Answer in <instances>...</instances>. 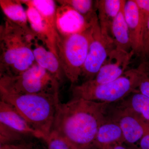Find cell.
I'll return each mask as SVG.
<instances>
[{
    "instance_id": "6da1fadb",
    "label": "cell",
    "mask_w": 149,
    "mask_h": 149,
    "mask_svg": "<svg viewBox=\"0 0 149 149\" xmlns=\"http://www.w3.org/2000/svg\"><path fill=\"white\" fill-rule=\"evenodd\" d=\"M109 103L73 98L58 104L52 130L76 149H94L100 126L106 119Z\"/></svg>"
},
{
    "instance_id": "7a4b0ae2",
    "label": "cell",
    "mask_w": 149,
    "mask_h": 149,
    "mask_svg": "<svg viewBox=\"0 0 149 149\" xmlns=\"http://www.w3.org/2000/svg\"><path fill=\"white\" fill-rule=\"evenodd\" d=\"M37 38L5 17L0 25V76L17 75L36 63L33 47Z\"/></svg>"
},
{
    "instance_id": "3957f363",
    "label": "cell",
    "mask_w": 149,
    "mask_h": 149,
    "mask_svg": "<svg viewBox=\"0 0 149 149\" xmlns=\"http://www.w3.org/2000/svg\"><path fill=\"white\" fill-rule=\"evenodd\" d=\"M0 97L1 100L13 107L32 128L42 134L44 139L49 135L60 102L59 93L15 95L0 91Z\"/></svg>"
},
{
    "instance_id": "277c9868",
    "label": "cell",
    "mask_w": 149,
    "mask_h": 149,
    "mask_svg": "<svg viewBox=\"0 0 149 149\" xmlns=\"http://www.w3.org/2000/svg\"><path fill=\"white\" fill-rule=\"evenodd\" d=\"M149 72L146 63L138 67L128 70L116 80L102 84H96L90 81L71 88L73 98L92 101L111 103L127 97L137 92L141 80Z\"/></svg>"
},
{
    "instance_id": "5b68a950",
    "label": "cell",
    "mask_w": 149,
    "mask_h": 149,
    "mask_svg": "<svg viewBox=\"0 0 149 149\" xmlns=\"http://www.w3.org/2000/svg\"><path fill=\"white\" fill-rule=\"evenodd\" d=\"M91 35V25L83 32L68 35L58 33L56 37L57 56L65 76L73 85L81 77Z\"/></svg>"
},
{
    "instance_id": "8992f818",
    "label": "cell",
    "mask_w": 149,
    "mask_h": 149,
    "mask_svg": "<svg viewBox=\"0 0 149 149\" xmlns=\"http://www.w3.org/2000/svg\"><path fill=\"white\" fill-rule=\"evenodd\" d=\"M60 84L53 75L36 63L20 74L0 76V91L15 95L59 93Z\"/></svg>"
},
{
    "instance_id": "52a82bcc",
    "label": "cell",
    "mask_w": 149,
    "mask_h": 149,
    "mask_svg": "<svg viewBox=\"0 0 149 149\" xmlns=\"http://www.w3.org/2000/svg\"><path fill=\"white\" fill-rule=\"evenodd\" d=\"M112 38H108L102 33L97 15L91 23V35L88 55L83 65L81 76L85 81L94 79L105 61L110 51L115 47Z\"/></svg>"
},
{
    "instance_id": "ba28073f",
    "label": "cell",
    "mask_w": 149,
    "mask_h": 149,
    "mask_svg": "<svg viewBox=\"0 0 149 149\" xmlns=\"http://www.w3.org/2000/svg\"><path fill=\"white\" fill-rule=\"evenodd\" d=\"M134 53L115 47L110 52L105 61L95 77L90 80L96 84L111 82L120 77L127 71Z\"/></svg>"
},
{
    "instance_id": "9c48e42d",
    "label": "cell",
    "mask_w": 149,
    "mask_h": 149,
    "mask_svg": "<svg viewBox=\"0 0 149 149\" xmlns=\"http://www.w3.org/2000/svg\"><path fill=\"white\" fill-rule=\"evenodd\" d=\"M112 118L118 123L122 130L125 143L136 146L146 133V120L133 110L121 105L113 113Z\"/></svg>"
},
{
    "instance_id": "30bf717a",
    "label": "cell",
    "mask_w": 149,
    "mask_h": 149,
    "mask_svg": "<svg viewBox=\"0 0 149 149\" xmlns=\"http://www.w3.org/2000/svg\"><path fill=\"white\" fill-rule=\"evenodd\" d=\"M91 21L68 6L59 5L57 8L56 26L58 32L61 35L83 32L91 26Z\"/></svg>"
},
{
    "instance_id": "8fae6325",
    "label": "cell",
    "mask_w": 149,
    "mask_h": 149,
    "mask_svg": "<svg viewBox=\"0 0 149 149\" xmlns=\"http://www.w3.org/2000/svg\"><path fill=\"white\" fill-rule=\"evenodd\" d=\"M124 13L134 54H142L145 27L138 6L134 0L125 1Z\"/></svg>"
},
{
    "instance_id": "7c38bea8",
    "label": "cell",
    "mask_w": 149,
    "mask_h": 149,
    "mask_svg": "<svg viewBox=\"0 0 149 149\" xmlns=\"http://www.w3.org/2000/svg\"><path fill=\"white\" fill-rule=\"evenodd\" d=\"M0 123L29 137L44 140L42 134L32 128L13 107L0 101Z\"/></svg>"
},
{
    "instance_id": "4fadbf2b",
    "label": "cell",
    "mask_w": 149,
    "mask_h": 149,
    "mask_svg": "<svg viewBox=\"0 0 149 149\" xmlns=\"http://www.w3.org/2000/svg\"><path fill=\"white\" fill-rule=\"evenodd\" d=\"M20 1L22 4L27 6L26 11L28 23L37 40L42 42L49 50L57 57L56 49V38L51 33L45 21L34 6L26 2L25 0Z\"/></svg>"
},
{
    "instance_id": "5bb4252c",
    "label": "cell",
    "mask_w": 149,
    "mask_h": 149,
    "mask_svg": "<svg viewBox=\"0 0 149 149\" xmlns=\"http://www.w3.org/2000/svg\"><path fill=\"white\" fill-rule=\"evenodd\" d=\"M124 143V136L118 123L111 118H107L97 133L94 149H113Z\"/></svg>"
},
{
    "instance_id": "9a60e30c",
    "label": "cell",
    "mask_w": 149,
    "mask_h": 149,
    "mask_svg": "<svg viewBox=\"0 0 149 149\" xmlns=\"http://www.w3.org/2000/svg\"><path fill=\"white\" fill-rule=\"evenodd\" d=\"M125 1L99 0L95 1V6L98 11L97 17L102 33L108 38L110 35L113 22L117 16Z\"/></svg>"
},
{
    "instance_id": "2e32d148",
    "label": "cell",
    "mask_w": 149,
    "mask_h": 149,
    "mask_svg": "<svg viewBox=\"0 0 149 149\" xmlns=\"http://www.w3.org/2000/svg\"><path fill=\"white\" fill-rule=\"evenodd\" d=\"M37 39L33 47V53L36 63L50 73L61 83L65 76L58 59L52 52L39 43Z\"/></svg>"
},
{
    "instance_id": "e0dca14e",
    "label": "cell",
    "mask_w": 149,
    "mask_h": 149,
    "mask_svg": "<svg viewBox=\"0 0 149 149\" xmlns=\"http://www.w3.org/2000/svg\"><path fill=\"white\" fill-rule=\"evenodd\" d=\"M124 4L113 22L111 32L115 47L129 52V50L131 49V44L129 29L124 15Z\"/></svg>"
},
{
    "instance_id": "ac0fdd59",
    "label": "cell",
    "mask_w": 149,
    "mask_h": 149,
    "mask_svg": "<svg viewBox=\"0 0 149 149\" xmlns=\"http://www.w3.org/2000/svg\"><path fill=\"white\" fill-rule=\"evenodd\" d=\"M20 0H0V6L6 17L26 29L30 28L26 11Z\"/></svg>"
},
{
    "instance_id": "d6986e66",
    "label": "cell",
    "mask_w": 149,
    "mask_h": 149,
    "mask_svg": "<svg viewBox=\"0 0 149 149\" xmlns=\"http://www.w3.org/2000/svg\"><path fill=\"white\" fill-rule=\"evenodd\" d=\"M127 97L122 105L133 110L149 123V98L139 92L132 93Z\"/></svg>"
},
{
    "instance_id": "ffe728a7",
    "label": "cell",
    "mask_w": 149,
    "mask_h": 149,
    "mask_svg": "<svg viewBox=\"0 0 149 149\" xmlns=\"http://www.w3.org/2000/svg\"><path fill=\"white\" fill-rule=\"evenodd\" d=\"M60 5L68 6L91 21L96 15L94 10V1L91 0H58Z\"/></svg>"
},
{
    "instance_id": "44dd1931",
    "label": "cell",
    "mask_w": 149,
    "mask_h": 149,
    "mask_svg": "<svg viewBox=\"0 0 149 149\" xmlns=\"http://www.w3.org/2000/svg\"><path fill=\"white\" fill-rule=\"evenodd\" d=\"M29 137L0 123V145L26 141Z\"/></svg>"
},
{
    "instance_id": "7402d4cb",
    "label": "cell",
    "mask_w": 149,
    "mask_h": 149,
    "mask_svg": "<svg viewBox=\"0 0 149 149\" xmlns=\"http://www.w3.org/2000/svg\"><path fill=\"white\" fill-rule=\"evenodd\" d=\"M48 149H76L63 137L52 130L44 139Z\"/></svg>"
},
{
    "instance_id": "603a6c76",
    "label": "cell",
    "mask_w": 149,
    "mask_h": 149,
    "mask_svg": "<svg viewBox=\"0 0 149 149\" xmlns=\"http://www.w3.org/2000/svg\"><path fill=\"white\" fill-rule=\"evenodd\" d=\"M134 1L138 6L145 28L149 19V0Z\"/></svg>"
},
{
    "instance_id": "cb8c5ba5",
    "label": "cell",
    "mask_w": 149,
    "mask_h": 149,
    "mask_svg": "<svg viewBox=\"0 0 149 149\" xmlns=\"http://www.w3.org/2000/svg\"><path fill=\"white\" fill-rule=\"evenodd\" d=\"M35 144L26 141L0 145V149H34Z\"/></svg>"
},
{
    "instance_id": "d4e9b609",
    "label": "cell",
    "mask_w": 149,
    "mask_h": 149,
    "mask_svg": "<svg viewBox=\"0 0 149 149\" xmlns=\"http://www.w3.org/2000/svg\"><path fill=\"white\" fill-rule=\"evenodd\" d=\"M141 54L149 56V19L144 30L143 41V50Z\"/></svg>"
},
{
    "instance_id": "484cf974",
    "label": "cell",
    "mask_w": 149,
    "mask_h": 149,
    "mask_svg": "<svg viewBox=\"0 0 149 149\" xmlns=\"http://www.w3.org/2000/svg\"><path fill=\"white\" fill-rule=\"evenodd\" d=\"M139 91L149 98V72L145 74L139 85Z\"/></svg>"
},
{
    "instance_id": "4316f807",
    "label": "cell",
    "mask_w": 149,
    "mask_h": 149,
    "mask_svg": "<svg viewBox=\"0 0 149 149\" xmlns=\"http://www.w3.org/2000/svg\"><path fill=\"white\" fill-rule=\"evenodd\" d=\"M123 144H121V145H118L113 148V149H131V148H129L125 146H124Z\"/></svg>"
}]
</instances>
